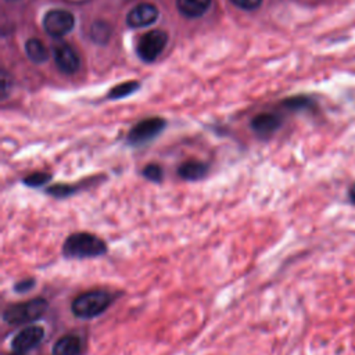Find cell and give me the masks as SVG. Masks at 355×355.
<instances>
[{
	"label": "cell",
	"instance_id": "10",
	"mask_svg": "<svg viewBox=\"0 0 355 355\" xmlns=\"http://www.w3.org/2000/svg\"><path fill=\"white\" fill-rule=\"evenodd\" d=\"M282 126V118L273 112H262L252 118L251 129L261 139H269Z\"/></svg>",
	"mask_w": 355,
	"mask_h": 355
},
{
	"label": "cell",
	"instance_id": "4",
	"mask_svg": "<svg viewBox=\"0 0 355 355\" xmlns=\"http://www.w3.org/2000/svg\"><path fill=\"white\" fill-rule=\"evenodd\" d=\"M165 126H166V121L158 116L141 119L135 126L130 128L126 140L133 147L144 146L153 141L165 129Z\"/></svg>",
	"mask_w": 355,
	"mask_h": 355
},
{
	"label": "cell",
	"instance_id": "8",
	"mask_svg": "<svg viewBox=\"0 0 355 355\" xmlns=\"http://www.w3.org/2000/svg\"><path fill=\"white\" fill-rule=\"evenodd\" d=\"M51 51H53L54 62L62 73L72 75L79 69L80 60H79L78 53L75 51V49L71 44H68L65 42H58L53 46Z\"/></svg>",
	"mask_w": 355,
	"mask_h": 355
},
{
	"label": "cell",
	"instance_id": "18",
	"mask_svg": "<svg viewBox=\"0 0 355 355\" xmlns=\"http://www.w3.org/2000/svg\"><path fill=\"white\" fill-rule=\"evenodd\" d=\"M141 176L153 183H162L164 182V169L157 162H150L144 165L141 169Z\"/></svg>",
	"mask_w": 355,
	"mask_h": 355
},
{
	"label": "cell",
	"instance_id": "17",
	"mask_svg": "<svg viewBox=\"0 0 355 355\" xmlns=\"http://www.w3.org/2000/svg\"><path fill=\"white\" fill-rule=\"evenodd\" d=\"M53 179V175L49 172H32L29 175H26L25 178H22V184L26 187H32V189H39V187H44L47 186Z\"/></svg>",
	"mask_w": 355,
	"mask_h": 355
},
{
	"label": "cell",
	"instance_id": "25",
	"mask_svg": "<svg viewBox=\"0 0 355 355\" xmlns=\"http://www.w3.org/2000/svg\"><path fill=\"white\" fill-rule=\"evenodd\" d=\"M8 1H17V0H8Z\"/></svg>",
	"mask_w": 355,
	"mask_h": 355
},
{
	"label": "cell",
	"instance_id": "19",
	"mask_svg": "<svg viewBox=\"0 0 355 355\" xmlns=\"http://www.w3.org/2000/svg\"><path fill=\"white\" fill-rule=\"evenodd\" d=\"M137 87H139V83L135 82V80L123 82V83H119V85L114 86V87L111 89V92L108 93V97L112 98V100H118V98H122V97L129 96L130 93H133L135 90H137Z\"/></svg>",
	"mask_w": 355,
	"mask_h": 355
},
{
	"label": "cell",
	"instance_id": "9",
	"mask_svg": "<svg viewBox=\"0 0 355 355\" xmlns=\"http://www.w3.org/2000/svg\"><path fill=\"white\" fill-rule=\"evenodd\" d=\"M158 18V8L151 3H140L135 6L126 15V24L130 28L148 26Z\"/></svg>",
	"mask_w": 355,
	"mask_h": 355
},
{
	"label": "cell",
	"instance_id": "12",
	"mask_svg": "<svg viewBox=\"0 0 355 355\" xmlns=\"http://www.w3.org/2000/svg\"><path fill=\"white\" fill-rule=\"evenodd\" d=\"M85 343L76 333H68L61 336L53 344V355H82Z\"/></svg>",
	"mask_w": 355,
	"mask_h": 355
},
{
	"label": "cell",
	"instance_id": "1",
	"mask_svg": "<svg viewBox=\"0 0 355 355\" xmlns=\"http://www.w3.org/2000/svg\"><path fill=\"white\" fill-rule=\"evenodd\" d=\"M121 297L119 291L107 288H92L78 294L71 302V312L78 319H94L110 309Z\"/></svg>",
	"mask_w": 355,
	"mask_h": 355
},
{
	"label": "cell",
	"instance_id": "11",
	"mask_svg": "<svg viewBox=\"0 0 355 355\" xmlns=\"http://www.w3.org/2000/svg\"><path fill=\"white\" fill-rule=\"evenodd\" d=\"M176 173L182 180L198 182L209 173V164L198 159H187L178 166Z\"/></svg>",
	"mask_w": 355,
	"mask_h": 355
},
{
	"label": "cell",
	"instance_id": "23",
	"mask_svg": "<svg viewBox=\"0 0 355 355\" xmlns=\"http://www.w3.org/2000/svg\"><path fill=\"white\" fill-rule=\"evenodd\" d=\"M347 197L349 200V202L352 205H355V182L348 187V191H347Z\"/></svg>",
	"mask_w": 355,
	"mask_h": 355
},
{
	"label": "cell",
	"instance_id": "22",
	"mask_svg": "<svg viewBox=\"0 0 355 355\" xmlns=\"http://www.w3.org/2000/svg\"><path fill=\"white\" fill-rule=\"evenodd\" d=\"M309 104V100L308 98H290L288 101H286V105L290 107V108H304Z\"/></svg>",
	"mask_w": 355,
	"mask_h": 355
},
{
	"label": "cell",
	"instance_id": "5",
	"mask_svg": "<svg viewBox=\"0 0 355 355\" xmlns=\"http://www.w3.org/2000/svg\"><path fill=\"white\" fill-rule=\"evenodd\" d=\"M166 42H168L166 32L161 29L148 31L140 36L136 46V53L143 61L153 62L164 51Z\"/></svg>",
	"mask_w": 355,
	"mask_h": 355
},
{
	"label": "cell",
	"instance_id": "24",
	"mask_svg": "<svg viewBox=\"0 0 355 355\" xmlns=\"http://www.w3.org/2000/svg\"><path fill=\"white\" fill-rule=\"evenodd\" d=\"M8 355H25V354H21V352H15V351H12L11 354H8Z\"/></svg>",
	"mask_w": 355,
	"mask_h": 355
},
{
	"label": "cell",
	"instance_id": "2",
	"mask_svg": "<svg viewBox=\"0 0 355 355\" xmlns=\"http://www.w3.org/2000/svg\"><path fill=\"white\" fill-rule=\"evenodd\" d=\"M107 243L89 232H75L65 237L61 252L67 259H90L105 255Z\"/></svg>",
	"mask_w": 355,
	"mask_h": 355
},
{
	"label": "cell",
	"instance_id": "16",
	"mask_svg": "<svg viewBox=\"0 0 355 355\" xmlns=\"http://www.w3.org/2000/svg\"><path fill=\"white\" fill-rule=\"evenodd\" d=\"M111 37V28L105 21H96L90 26V39L98 44H105Z\"/></svg>",
	"mask_w": 355,
	"mask_h": 355
},
{
	"label": "cell",
	"instance_id": "13",
	"mask_svg": "<svg viewBox=\"0 0 355 355\" xmlns=\"http://www.w3.org/2000/svg\"><path fill=\"white\" fill-rule=\"evenodd\" d=\"M212 0H176L178 11L187 18H198L207 12Z\"/></svg>",
	"mask_w": 355,
	"mask_h": 355
},
{
	"label": "cell",
	"instance_id": "14",
	"mask_svg": "<svg viewBox=\"0 0 355 355\" xmlns=\"http://www.w3.org/2000/svg\"><path fill=\"white\" fill-rule=\"evenodd\" d=\"M25 53H26L28 58L35 64H42V62L47 61V58L50 55L47 47L43 44V42L36 37L28 39L25 42Z\"/></svg>",
	"mask_w": 355,
	"mask_h": 355
},
{
	"label": "cell",
	"instance_id": "6",
	"mask_svg": "<svg viewBox=\"0 0 355 355\" xmlns=\"http://www.w3.org/2000/svg\"><path fill=\"white\" fill-rule=\"evenodd\" d=\"M75 26V17L71 11L55 8L50 10L43 17V29L51 37H62Z\"/></svg>",
	"mask_w": 355,
	"mask_h": 355
},
{
	"label": "cell",
	"instance_id": "7",
	"mask_svg": "<svg viewBox=\"0 0 355 355\" xmlns=\"http://www.w3.org/2000/svg\"><path fill=\"white\" fill-rule=\"evenodd\" d=\"M44 338V329L37 324H29L21 329L11 340V349L15 352L26 354L36 348Z\"/></svg>",
	"mask_w": 355,
	"mask_h": 355
},
{
	"label": "cell",
	"instance_id": "20",
	"mask_svg": "<svg viewBox=\"0 0 355 355\" xmlns=\"http://www.w3.org/2000/svg\"><path fill=\"white\" fill-rule=\"evenodd\" d=\"M35 286H36V279L35 277H24V279L18 280L14 284L12 290L18 294H25V293H29Z\"/></svg>",
	"mask_w": 355,
	"mask_h": 355
},
{
	"label": "cell",
	"instance_id": "3",
	"mask_svg": "<svg viewBox=\"0 0 355 355\" xmlns=\"http://www.w3.org/2000/svg\"><path fill=\"white\" fill-rule=\"evenodd\" d=\"M49 308V302L43 297H35L26 301L8 305L3 311V320L10 326L33 323L42 319Z\"/></svg>",
	"mask_w": 355,
	"mask_h": 355
},
{
	"label": "cell",
	"instance_id": "21",
	"mask_svg": "<svg viewBox=\"0 0 355 355\" xmlns=\"http://www.w3.org/2000/svg\"><path fill=\"white\" fill-rule=\"evenodd\" d=\"M232 4H234L236 7L245 10V11H251L259 7V4L262 3V0H230Z\"/></svg>",
	"mask_w": 355,
	"mask_h": 355
},
{
	"label": "cell",
	"instance_id": "15",
	"mask_svg": "<svg viewBox=\"0 0 355 355\" xmlns=\"http://www.w3.org/2000/svg\"><path fill=\"white\" fill-rule=\"evenodd\" d=\"M82 184L78 183H53V184H49L46 186L44 191L50 196V197H54L57 200H64V198H69L72 196H75L79 190H80Z\"/></svg>",
	"mask_w": 355,
	"mask_h": 355
}]
</instances>
